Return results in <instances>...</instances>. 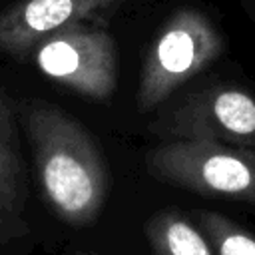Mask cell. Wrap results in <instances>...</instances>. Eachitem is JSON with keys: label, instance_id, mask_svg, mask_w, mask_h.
Wrapping results in <instances>:
<instances>
[{"label": "cell", "instance_id": "cell-1", "mask_svg": "<svg viewBox=\"0 0 255 255\" xmlns=\"http://www.w3.org/2000/svg\"><path fill=\"white\" fill-rule=\"evenodd\" d=\"M22 122L44 197L54 213L76 227L92 223L110 187L108 167L92 133L46 102H28Z\"/></svg>", "mask_w": 255, "mask_h": 255}, {"label": "cell", "instance_id": "cell-2", "mask_svg": "<svg viewBox=\"0 0 255 255\" xmlns=\"http://www.w3.org/2000/svg\"><path fill=\"white\" fill-rule=\"evenodd\" d=\"M225 52V38L211 18L193 6H181L169 14L155 34L139 72L137 110L151 112L201 74Z\"/></svg>", "mask_w": 255, "mask_h": 255}, {"label": "cell", "instance_id": "cell-3", "mask_svg": "<svg viewBox=\"0 0 255 255\" xmlns=\"http://www.w3.org/2000/svg\"><path fill=\"white\" fill-rule=\"evenodd\" d=\"M145 169L157 181L255 203V149L205 139H171L145 153Z\"/></svg>", "mask_w": 255, "mask_h": 255}, {"label": "cell", "instance_id": "cell-4", "mask_svg": "<svg viewBox=\"0 0 255 255\" xmlns=\"http://www.w3.org/2000/svg\"><path fill=\"white\" fill-rule=\"evenodd\" d=\"M149 129L167 141L205 139L255 147V96L235 86H205L167 106Z\"/></svg>", "mask_w": 255, "mask_h": 255}, {"label": "cell", "instance_id": "cell-5", "mask_svg": "<svg viewBox=\"0 0 255 255\" xmlns=\"http://www.w3.org/2000/svg\"><path fill=\"white\" fill-rule=\"evenodd\" d=\"M26 58L44 76L86 98L104 100L116 90V42L108 32L84 22L46 36Z\"/></svg>", "mask_w": 255, "mask_h": 255}, {"label": "cell", "instance_id": "cell-6", "mask_svg": "<svg viewBox=\"0 0 255 255\" xmlns=\"http://www.w3.org/2000/svg\"><path fill=\"white\" fill-rule=\"evenodd\" d=\"M128 0H18L0 12V54L24 58L46 36Z\"/></svg>", "mask_w": 255, "mask_h": 255}, {"label": "cell", "instance_id": "cell-7", "mask_svg": "<svg viewBox=\"0 0 255 255\" xmlns=\"http://www.w3.org/2000/svg\"><path fill=\"white\" fill-rule=\"evenodd\" d=\"M16 106L0 90V255L30 233L26 219V177L20 155Z\"/></svg>", "mask_w": 255, "mask_h": 255}, {"label": "cell", "instance_id": "cell-8", "mask_svg": "<svg viewBox=\"0 0 255 255\" xmlns=\"http://www.w3.org/2000/svg\"><path fill=\"white\" fill-rule=\"evenodd\" d=\"M153 255H215L201 229L173 209L157 211L145 225Z\"/></svg>", "mask_w": 255, "mask_h": 255}, {"label": "cell", "instance_id": "cell-9", "mask_svg": "<svg viewBox=\"0 0 255 255\" xmlns=\"http://www.w3.org/2000/svg\"><path fill=\"white\" fill-rule=\"evenodd\" d=\"M197 221L215 255H255V235L221 213L201 211Z\"/></svg>", "mask_w": 255, "mask_h": 255}, {"label": "cell", "instance_id": "cell-10", "mask_svg": "<svg viewBox=\"0 0 255 255\" xmlns=\"http://www.w3.org/2000/svg\"><path fill=\"white\" fill-rule=\"evenodd\" d=\"M76 255H96V253H76Z\"/></svg>", "mask_w": 255, "mask_h": 255}, {"label": "cell", "instance_id": "cell-11", "mask_svg": "<svg viewBox=\"0 0 255 255\" xmlns=\"http://www.w3.org/2000/svg\"><path fill=\"white\" fill-rule=\"evenodd\" d=\"M251 6H253V8H255V0H251Z\"/></svg>", "mask_w": 255, "mask_h": 255}]
</instances>
